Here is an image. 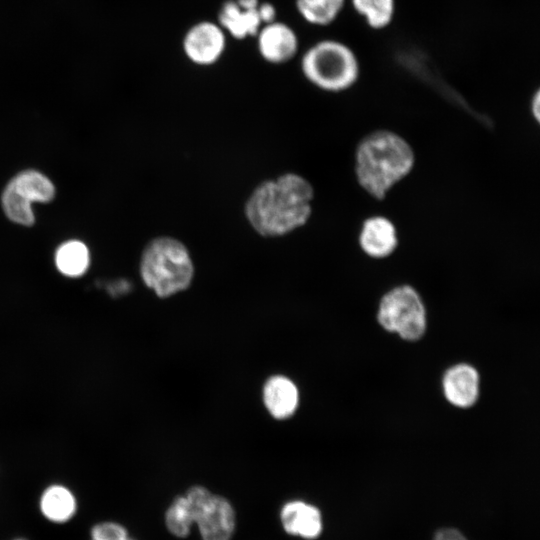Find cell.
Wrapping results in <instances>:
<instances>
[{
    "mask_svg": "<svg viewBox=\"0 0 540 540\" xmlns=\"http://www.w3.org/2000/svg\"><path fill=\"white\" fill-rule=\"evenodd\" d=\"M13 540H26V539H24V538H15Z\"/></svg>",
    "mask_w": 540,
    "mask_h": 540,
    "instance_id": "484cf974",
    "label": "cell"
},
{
    "mask_svg": "<svg viewBox=\"0 0 540 540\" xmlns=\"http://www.w3.org/2000/svg\"><path fill=\"white\" fill-rule=\"evenodd\" d=\"M377 320L386 331L415 341L426 330V309L419 292L409 284L392 287L379 301Z\"/></svg>",
    "mask_w": 540,
    "mask_h": 540,
    "instance_id": "5b68a950",
    "label": "cell"
},
{
    "mask_svg": "<svg viewBox=\"0 0 540 540\" xmlns=\"http://www.w3.org/2000/svg\"><path fill=\"white\" fill-rule=\"evenodd\" d=\"M415 163L412 145L393 130L370 131L355 147L354 173L357 184L377 201H383L413 171Z\"/></svg>",
    "mask_w": 540,
    "mask_h": 540,
    "instance_id": "7a4b0ae2",
    "label": "cell"
},
{
    "mask_svg": "<svg viewBox=\"0 0 540 540\" xmlns=\"http://www.w3.org/2000/svg\"><path fill=\"white\" fill-rule=\"evenodd\" d=\"M75 494L62 484H52L44 489L39 499V510L49 522L64 524L77 513Z\"/></svg>",
    "mask_w": 540,
    "mask_h": 540,
    "instance_id": "9a60e30c",
    "label": "cell"
},
{
    "mask_svg": "<svg viewBox=\"0 0 540 540\" xmlns=\"http://www.w3.org/2000/svg\"><path fill=\"white\" fill-rule=\"evenodd\" d=\"M256 36L259 54L268 63H287L298 52V37L284 22L275 20L264 24Z\"/></svg>",
    "mask_w": 540,
    "mask_h": 540,
    "instance_id": "30bf717a",
    "label": "cell"
},
{
    "mask_svg": "<svg viewBox=\"0 0 540 540\" xmlns=\"http://www.w3.org/2000/svg\"><path fill=\"white\" fill-rule=\"evenodd\" d=\"M90 263L87 246L78 240H70L59 246L55 253L58 271L71 278L83 275Z\"/></svg>",
    "mask_w": 540,
    "mask_h": 540,
    "instance_id": "2e32d148",
    "label": "cell"
},
{
    "mask_svg": "<svg viewBox=\"0 0 540 540\" xmlns=\"http://www.w3.org/2000/svg\"><path fill=\"white\" fill-rule=\"evenodd\" d=\"M127 288H129V285L126 283V281L113 282L107 286V289L112 295L123 293Z\"/></svg>",
    "mask_w": 540,
    "mask_h": 540,
    "instance_id": "cb8c5ba5",
    "label": "cell"
},
{
    "mask_svg": "<svg viewBox=\"0 0 540 540\" xmlns=\"http://www.w3.org/2000/svg\"><path fill=\"white\" fill-rule=\"evenodd\" d=\"M435 540H467L459 531L446 528L436 533Z\"/></svg>",
    "mask_w": 540,
    "mask_h": 540,
    "instance_id": "7402d4cb",
    "label": "cell"
},
{
    "mask_svg": "<svg viewBox=\"0 0 540 540\" xmlns=\"http://www.w3.org/2000/svg\"><path fill=\"white\" fill-rule=\"evenodd\" d=\"M314 189L296 173L260 183L245 204L253 229L264 237H277L306 224L312 213Z\"/></svg>",
    "mask_w": 540,
    "mask_h": 540,
    "instance_id": "6da1fadb",
    "label": "cell"
},
{
    "mask_svg": "<svg viewBox=\"0 0 540 540\" xmlns=\"http://www.w3.org/2000/svg\"><path fill=\"white\" fill-rule=\"evenodd\" d=\"M259 14L264 24H268L276 20V8L268 2L259 4Z\"/></svg>",
    "mask_w": 540,
    "mask_h": 540,
    "instance_id": "44dd1931",
    "label": "cell"
},
{
    "mask_svg": "<svg viewBox=\"0 0 540 540\" xmlns=\"http://www.w3.org/2000/svg\"><path fill=\"white\" fill-rule=\"evenodd\" d=\"M221 28L237 40L256 36L263 26L259 14V6L245 9L235 0H226L218 13V22Z\"/></svg>",
    "mask_w": 540,
    "mask_h": 540,
    "instance_id": "5bb4252c",
    "label": "cell"
},
{
    "mask_svg": "<svg viewBox=\"0 0 540 540\" xmlns=\"http://www.w3.org/2000/svg\"><path fill=\"white\" fill-rule=\"evenodd\" d=\"M54 195L55 187L48 177L36 170H25L6 185L1 202L11 221L30 226L35 222L32 203L50 202Z\"/></svg>",
    "mask_w": 540,
    "mask_h": 540,
    "instance_id": "8992f818",
    "label": "cell"
},
{
    "mask_svg": "<svg viewBox=\"0 0 540 540\" xmlns=\"http://www.w3.org/2000/svg\"><path fill=\"white\" fill-rule=\"evenodd\" d=\"M185 497L203 540H230L235 530V511L223 496L202 486L189 488Z\"/></svg>",
    "mask_w": 540,
    "mask_h": 540,
    "instance_id": "52a82bcc",
    "label": "cell"
},
{
    "mask_svg": "<svg viewBox=\"0 0 540 540\" xmlns=\"http://www.w3.org/2000/svg\"><path fill=\"white\" fill-rule=\"evenodd\" d=\"M295 4L298 13L306 22L326 26L339 16L345 0H296Z\"/></svg>",
    "mask_w": 540,
    "mask_h": 540,
    "instance_id": "e0dca14e",
    "label": "cell"
},
{
    "mask_svg": "<svg viewBox=\"0 0 540 540\" xmlns=\"http://www.w3.org/2000/svg\"><path fill=\"white\" fill-rule=\"evenodd\" d=\"M237 4L245 9L256 8L259 6V0H235Z\"/></svg>",
    "mask_w": 540,
    "mask_h": 540,
    "instance_id": "d4e9b609",
    "label": "cell"
},
{
    "mask_svg": "<svg viewBox=\"0 0 540 540\" xmlns=\"http://www.w3.org/2000/svg\"><path fill=\"white\" fill-rule=\"evenodd\" d=\"M357 241L360 250L369 258L385 259L399 246L398 230L389 217L371 215L361 223Z\"/></svg>",
    "mask_w": 540,
    "mask_h": 540,
    "instance_id": "9c48e42d",
    "label": "cell"
},
{
    "mask_svg": "<svg viewBox=\"0 0 540 540\" xmlns=\"http://www.w3.org/2000/svg\"><path fill=\"white\" fill-rule=\"evenodd\" d=\"M355 11L364 17L372 29L380 30L393 20L395 0H351Z\"/></svg>",
    "mask_w": 540,
    "mask_h": 540,
    "instance_id": "ac0fdd59",
    "label": "cell"
},
{
    "mask_svg": "<svg viewBox=\"0 0 540 540\" xmlns=\"http://www.w3.org/2000/svg\"><path fill=\"white\" fill-rule=\"evenodd\" d=\"M284 530L305 539H314L322 531V517L319 509L303 501L286 503L280 513Z\"/></svg>",
    "mask_w": 540,
    "mask_h": 540,
    "instance_id": "4fadbf2b",
    "label": "cell"
},
{
    "mask_svg": "<svg viewBox=\"0 0 540 540\" xmlns=\"http://www.w3.org/2000/svg\"><path fill=\"white\" fill-rule=\"evenodd\" d=\"M194 272L189 250L174 237H157L147 244L142 253L141 278L160 298L186 290L193 281Z\"/></svg>",
    "mask_w": 540,
    "mask_h": 540,
    "instance_id": "3957f363",
    "label": "cell"
},
{
    "mask_svg": "<svg viewBox=\"0 0 540 540\" xmlns=\"http://www.w3.org/2000/svg\"><path fill=\"white\" fill-rule=\"evenodd\" d=\"M225 48V31L218 23L207 20L193 24L182 39L183 52L195 65L215 64L222 57Z\"/></svg>",
    "mask_w": 540,
    "mask_h": 540,
    "instance_id": "ba28073f",
    "label": "cell"
},
{
    "mask_svg": "<svg viewBox=\"0 0 540 540\" xmlns=\"http://www.w3.org/2000/svg\"><path fill=\"white\" fill-rule=\"evenodd\" d=\"M530 112L535 122L540 120V92L536 90L530 102Z\"/></svg>",
    "mask_w": 540,
    "mask_h": 540,
    "instance_id": "603a6c76",
    "label": "cell"
},
{
    "mask_svg": "<svg viewBox=\"0 0 540 540\" xmlns=\"http://www.w3.org/2000/svg\"><path fill=\"white\" fill-rule=\"evenodd\" d=\"M442 388L450 404L458 408H469L478 398L479 374L467 363L453 365L444 373Z\"/></svg>",
    "mask_w": 540,
    "mask_h": 540,
    "instance_id": "8fae6325",
    "label": "cell"
},
{
    "mask_svg": "<svg viewBox=\"0 0 540 540\" xmlns=\"http://www.w3.org/2000/svg\"><path fill=\"white\" fill-rule=\"evenodd\" d=\"M168 530L177 537L189 535L194 518L185 495L178 496L171 503L165 514Z\"/></svg>",
    "mask_w": 540,
    "mask_h": 540,
    "instance_id": "d6986e66",
    "label": "cell"
},
{
    "mask_svg": "<svg viewBox=\"0 0 540 540\" xmlns=\"http://www.w3.org/2000/svg\"><path fill=\"white\" fill-rule=\"evenodd\" d=\"M301 71L315 87L339 93L359 79L360 65L354 51L343 42L324 39L310 46L301 57Z\"/></svg>",
    "mask_w": 540,
    "mask_h": 540,
    "instance_id": "277c9868",
    "label": "cell"
},
{
    "mask_svg": "<svg viewBox=\"0 0 540 540\" xmlns=\"http://www.w3.org/2000/svg\"><path fill=\"white\" fill-rule=\"evenodd\" d=\"M263 403L272 417L284 420L298 408L299 391L295 383L286 376L273 375L263 386Z\"/></svg>",
    "mask_w": 540,
    "mask_h": 540,
    "instance_id": "7c38bea8",
    "label": "cell"
},
{
    "mask_svg": "<svg viewBox=\"0 0 540 540\" xmlns=\"http://www.w3.org/2000/svg\"><path fill=\"white\" fill-rule=\"evenodd\" d=\"M91 540H135L129 536L127 529L114 521H103L91 529Z\"/></svg>",
    "mask_w": 540,
    "mask_h": 540,
    "instance_id": "ffe728a7",
    "label": "cell"
}]
</instances>
